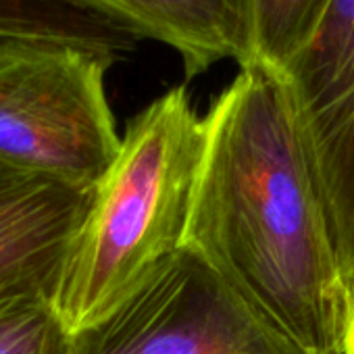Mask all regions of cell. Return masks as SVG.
<instances>
[{"mask_svg": "<svg viewBox=\"0 0 354 354\" xmlns=\"http://www.w3.org/2000/svg\"><path fill=\"white\" fill-rule=\"evenodd\" d=\"M205 123L184 248L306 354H346L352 304L283 82L242 67Z\"/></svg>", "mask_w": 354, "mask_h": 354, "instance_id": "6da1fadb", "label": "cell"}, {"mask_svg": "<svg viewBox=\"0 0 354 354\" xmlns=\"http://www.w3.org/2000/svg\"><path fill=\"white\" fill-rule=\"evenodd\" d=\"M205 142V117L184 86L129 119L57 290L55 306L71 333L106 319L184 246Z\"/></svg>", "mask_w": 354, "mask_h": 354, "instance_id": "7a4b0ae2", "label": "cell"}, {"mask_svg": "<svg viewBox=\"0 0 354 354\" xmlns=\"http://www.w3.org/2000/svg\"><path fill=\"white\" fill-rule=\"evenodd\" d=\"M111 53L0 38V160L94 190L121 136L106 98Z\"/></svg>", "mask_w": 354, "mask_h": 354, "instance_id": "3957f363", "label": "cell"}, {"mask_svg": "<svg viewBox=\"0 0 354 354\" xmlns=\"http://www.w3.org/2000/svg\"><path fill=\"white\" fill-rule=\"evenodd\" d=\"M73 354H306L190 248L119 308L73 333Z\"/></svg>", "mask_w": 354, "mask_h": 354, "instance_id": "277c9868", "label": "cell"}, {"mask_svg": "<svg viewBox=\"0 0 354 354\" xmlns=\"http://www.w3.org/2000/svg\"><path fill=\"white\" fill-rule=\"evenodd\" d=\"M277 75L310 158L354 315V0H331Z\"/></svg>", "mask_w": 354, "mask_h": 354, "instance_id": "5b68a950", "label": "cell"}, {"mask_svg": "<svg viewBox=\"0 0 354 354\" xmlns=\"http://www.w3.org/2000/svg\"><path fill=\"white\" fill-rule=\"evenodd\" d=\"M94 190L0 160V298H57Z\"/></svg>", "mask_w": 354, "mask_h": 354, "instance_id": "8992f818", "label": "cell"}, {"mask_svg": "<svg viewBox=\"0 0 354 354\" xmlns=\"http://www.w3.org/2000/svg\"><path fill=\"white\" fill-rule=\"evenodd\" d=\"M133 40H156L180 55L186 77L215 63L248 59L246 0H82Z\"/></svg>", "mask_w": 354, "mask_h": 354, "instance_id": "52a82bcc", "label": "cell"}, {"mask_svg": "<svg viewBox=\"0 0 354 354\" xmlns=\"http://www.w3.org/2000/svg\"><path fill=\"white\" fill-rule=\"evenodd\" d=\"M0 38L65 42L115 57L133 42L82 0H0Z\"/></svg>", "mask_w": 354, "mask_h": 354, "instance_id": "ba28073f", "label": "cell"}, {"mask_svg": "<svg viewBox=\"0 0 354 354\" xmlns=\"http://www.w3.org/2000/svg\"><path fill=\"white\" fill-rule=\"evenodd\" d=\"M329 3L331 0H246L248 59L242 67L281 73L315 34Z\"/></svg>", "mask_w": 354, "mask_h": 354, "instance_id": "9c48e42d", "label": "cell"}, {"mask_svg": "<svg viewBox=\"0 0 354 354\" xmlns=\"http://www.w3.org/2000/svg\"><path fill=\"white\" fill-rule=\"evenodd\" d=\"M0 354H73V333L61 319L55 298H0Z\"/></svg>", "mask_w": 354, "mask_h": 354, "instance_id": "30bf717a", "label": "cell"}, {"mask_svg": "<svg viewBox=\"0 0 354 354\" xmlns=\"http://www.w3.org/2000/svg\"><path fill=\"white\" fill-rule=\"evenodd\" d=\"M346 354H354V315L350 321V331H348V344H346Z\"/></svg>", "mask_w": 354, "mask_h": 354, "instance_id": "8fae6325", "label": "cell"}]
</instances>
